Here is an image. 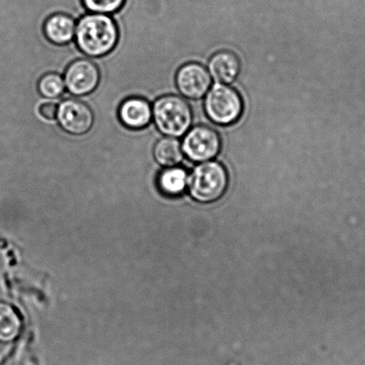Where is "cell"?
Returning <instances> with one entry per match:
<instances>
[{
	"instance_id": "1",
	"label": "cell",
	"mask_w": 365,
	"mask_h": 365,
	"mask_svg": "<svg viewBox=\"0 0 365 365\" xmlns=\"http://www.w3.org/2000/svg\"><path fill=\"white\" fill-rule=\"evenodd\" d=\"M80 51L91 58L108 55L118 41V28L111 16L92 13L79 20L76 31Z\"/></svg>"
},
{
	"instance_id": "2",
	"label": "cell",
	"mask_w": 365,
	"mask_h": 365,
	"mask_svg": "<svg viewBox=\"0 0 365 365\" xmlns=\"http://www.w3.org/2000/svg\"><path fill=\"white\" fill-rule=\"evenodd\" d=\"M152 112L157 128L165 136L179 138L185 135L192 125V110L180 96L165 95L158 98Z\"/></svg>"
},
{
	"instance_id": "3",
	"label": "cell",
	"mask_w": 365,
	"mask_h": 365,
	"mask_svg": "<svg viewBox=\"0 0 365 365\" xmlns=\"http://www.w3.org/2000/svg\"><path fill=\"white\" fill-rule=\"evenodd\" d=\"M228 186V173L225 166L215 161L200 163L189 178L191 196L201 203L219 200Z\"/></svg>"
},
{
	"instance_id": "4",
	"label": "cell",
	"mask_w": 365,
	"mask_h": 365,
	"mask_svg": "<svg viewBox=\"0 0 365 365\" xmlns=\"http://www.w3.org/2000/svg\"><path fill=\"white\" fill-rule=\"evenodd\" d=\"M204 108L212 123L227 126L240 119L244 104L235 88L228 84L215 83L205 94Z\"/></svg>"
},
{
	"instance_id": "5",
	"label": "cell",
	"mask_w": 365,
	"mask_h": 365,
	"mask_svg": "<svg viewBox=\"0 0 365 365\" xmlns=\"http://www.w3.org/2000/svg\"><path fill=\"white\" fill-rule=\"evenodd\" d=\"M221 138L211 127L197 125L190 129L182 143L183 154L190 160L203 163L212 160L221 150Z\"/></svg>"
},
{
	"instance_id": "6",
	"label": "cell",
	"mask_w": 365,
	"mask_h": 365,
	"mask_svg": "<svg viewBox=\"0 0 365 365\" xmlns=\"http://www.w3.org/2000/svg\"><path fill=\"white\" fill-rule=\"evenodd\" d=\"M58 125L71 135L87 134L94 125V113L86 103L77 99H66L58 106Z\"/></svg>"
},
{
	"instance_id": "7",
	"label": "cell",
	"mask_w": 365,
	"mask_h": 365,
	"mask_svg": "<svg viewBox=\"0 0 365 365\" xmlns=\"http://www.w3.org/2000/svg\"><path fill=\"white\" fill-rule=\"evenodd\" d=\"M63 81L71 94L81 97L97 88L101 81V71L90 59H77L67 67Z\"/></svg>"
},
{
	"instance_id": "8",
	"label": "cell",
	"mask_w": 365,
	"mask_h": 365,
	"mask_svg": "<svg viewBox=\"0 0 365 365\" xmlns=\"http://www.w3.org/2000/svg\"><path fill=\"white\" fill-rule=\"evenodd\" d=\"M175 81L180 93L192 101L204 98L212 86L208 70L198 63H187L180 67Z\"/></svg>"
},
{
	"instance_id": "9",
	"label": "cell",
	"mask_w": 365,
	"mask_h": 365,
	"mask_svg": "<svg viewBox=\"0 0 365 365\" xmlns=\"http://www.w3.org/2000/svg\"><path fill=\"white\" fill-rule=\"evenodd\" d=\"M118 117L122 125L130 130L146 128L153 118L150 102L143 98H130L120 104Z\"/></svg>"
},
{
	"instance_id": "10",
	"label": "cell",
	"mask_w": 365,
	"mask_h": 365,
	"mask_svg": "<svg viewBox=\"0 0 365 365\" xmlns=\"http://www.w3.org/2000/svg\"><path fill=\"white\" fill-rule=\"evenodd\" d=\"M208 72L216 83L230 84L240 72V63L234 53L222 51L215 53L208 62Z\"/></svg>"
},
{
	"instance_id": "11",
	"label": "cell",
	"mask_w": 365,
	"mask_h": 365,
	"mask_svg": "<svg viewBox=\"0 0 365 365\" xmlns=\"http://www.w3.org/2000/svg\"><path fill=\"white\" fill-rule=\"evenodd\" d=\"M43 31L46 38L51 43L65 45L72 41L76 35V21L66 14H54L46 20Z\"/></svg>"
},
{
	"instance_id": "12",
	"label": "cell",
	"mask_w": 365,
	"mask_h": 365,
	"mask_svg": "<svg viewBox=\"0 0 365 365\" xmlns=\"http://www.w3.org/2000/svg\"><path fill=\"white\" fill-rule=\"evenodd\" d=\"M153 155L159 165L168 168L179 165L184 154L182 144L177 138L166 136L155 143Z\"/></svg>"
},
{
	"instance_id": "13",
	"label": "cell",
	"mask_w": 365,
	"mask_h": 365,
	"mask_svg": "<svg viewBox=\"0 0 365 365\" xmlns=\"http://www.w3.org/2000/svg\"><path fill=\"white\" fill-rule=\"evenodd\" d=\"M187 183L185 170L176 166L164 170L158 177L159 189L168 196H178L185 190Z\"/></svg>"
},
{
	"instance_id": "14",
	"label": "cell",
	"mask_w": 365,
	"mask_h": 365,
	"mask_svg": "<svg viewBox=\"0 0 365 365\" xmlns=\"http://www.w3.org/2000/svg\"><path fill=\"white\" fill-rule=\"evenodd\" d=\"M21 320L12 307L0 302V341H10L19 336Z\"/></svg>"
},
{
	"instance_id": "15",
	"label": "cell",
	"mask_w": 365,
	"mask_h": 365,
	"mask_svg": "<svg viewBox=\"0 0 365 365\" xmlns=\"http://www.w3.org/2000/svg\"><path fill=\"white\" fill-rule=\"evenodd\" d=\"M65 90V81L58 73L45 74L38 81V91L46 98L55 99L61 97Z\"/></svg>"
},
{
	"instance_id": "16",
	"label": "cell",
	"mask_w": 365,
	"mask_h": 365,
	"mask_svg": "<svg viewBox=\"0 0 365 365\" xmlns=\"http://www.w3.org/2000/svg\"><path fill=\"white\" fill-rule=\"evenodd\" d=\"M125 0H83L85 9L94 14L108 15L118 11L125 5Z\"/></svg>"
},
{
	"instance_id": "17",
	"label": "cell",
	"mask_w": 365,
	"mask_h": 365,
	"mask_svg": "<svg viewBox=\"0 0 365 365\" xmlns=\"http://www.w3.org/2000/svg\"><path fill=\"white\" fill-rule=\"evenodd\" d=\"M58 106L56 102L48 101L42 103L38 108V113L48 120H54L56 119L58 113Z\"/></svg>"
}]
</instances>
